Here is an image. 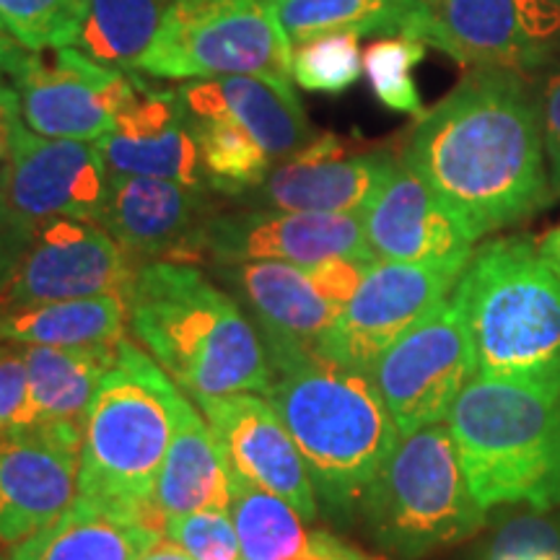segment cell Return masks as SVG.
I'll return each mask as SVG.
<instances>
[{
  "label": "cell",
  "instance_id": "1",
  "mask_svg": "<svg viewBox=\"0 0 560 560\" xmlns=\"http://www.w3.org/2000/svg\"><path fill=\"white\" fill-rule=\"evenodd\" d=\"M402 159L475 242L527 221L556 198L535 83L509 68H470L418 117Z\"/></svg>",
  "mask_w": 560,
  "mask_h": 560
},
{
  "label": "cell",
  "instance_id": "2",
  "mask_svg": "<svg viewBox=\"0 0 560 560\" xmlns=\"http://www.w3.org/2000/svg\"><path fill=\"white\" fill-rule=\"evenodd\" d=\"M125 304L140 346L192 400L268 395L276 374L255 322L200 268L172 260L140 265Z\"/></svg>",
  "mask_w": 560,
  "mask_h": 560
},
{
  "label": "cell",
  "instance_id": "3",
  "mask_svg": "<svg viewBox=\"0 0 560 560\" xmlns=\"http://www.w3.org/2000/svg\"><path fill=\"white\" fill-rule=\"evenodd\" d=\"M268 402L296 441L317 501L348 524L400 444V429L371 374L342 366L319 350L272 363Z\"/></svg>",
  "mask_w": 560,
  "mask_h": 560
},
{
  "label": "cell",
  "instance_id": "4",
  "mask_svg": "<svg viewBox=\"0 0 560 560\" xmlns=\"http://www.w3.org/2000/svg\"><path fill=\"white\" fill-rule=\"evenodd\" d=\"M478 374L560 384V280L527 236H499L472 252L452 291Z\"/></svg>",
  "mask_w": 560,
  "mask_h": 560
},
{
  "label": "cell",
  "instance_id": "5",
  "mask_svg": "<svg viewBox=\"0 0 560 560\" xmlns=\"http://www.w3.org/2000/svg\"><path fill=\"white\" fill-rule=\"evenodd\" d=\"M446 425L482 509L560 506V384L475 374L452 405Z\"/></svg>",
  "mask_w": 560,
  "mask_h": 560
},
{
  "label": "cell",
  "instance_id": "6",
  "mask_svg": "<svg viewBox=\"0 0 560 560\" xmlns=\"http://www.w3.org/2000/svg\"><path fill=\"white\" fill-rule=\"evenodd\" d=\"M174 389L172 376L122 338L83 418L79 462V495L138 516L161 535L166 516L153 493L172 444Z\"/></svg>",
  "mask_w": 560,
  "mask_h": 560
},
{
  "label": "cell",
  "instance_id": "7",
  "mask_svg": "<svg viewBox=\"0 0 560 560\" xmlns=\"http://www.w3.org/2000/svg\"><path fill=\"white\" fill-rule=\"evenodd\" d=\"M369 537L402 560L450 548L486 524L446 423L402 436L363 495Z\"/></svg>",
  "mask_w": 560,
  "mask_h": 560
},
{
  "label": "cell",
  "instance_id": "8",
  "mask_svg": "<svg viewBox=\"0 0 560 560\" xmlns=\"http://www.w3.org/2000/svg\"><path fill=\"white\" fill-rule=\"evenodd\" d=\"M293 45L272 0H172L136 70L166 81L268 75L291 81Z\"/></svg>",
  "mask_w": 560,
  "mask_h": 560
},
{
  "label": "cell",
  "instance_id": "9",
  "mask_svg": "<svg viewBox=\"0 0 560 560\" xmlns=\"http://www.w3.org/2000/svg\"><path fill=\"white\" fill-rule=\"evenodd\" d=\"M371 265L338 257L314 265L215 262L213 270L255 322L270 363H276L319 350Z\"/></svg>",
  "mask_w": 560,
  "mask_h": 560
},
{
  "label": "cell",
  "instance_id": "10",
  "mask_svg": "<svg viewBox=\"0 0 560 560\" xmlns=\"http://www.w3.org/2000/svg\"><path fill=\"white\" fill-rule=\"evenodd\" d=\"M405 37L467 68L532 79L560 55V0H418Z\"/></svg>",
  "mask_w": 560,
  "mask_h": 560
},
{
  "label": "cell",
  "instance_id": "11",
  "mask_svg": "<svg viewBox=\"0 0 560 560\" xmlns=\"http://www.w3.org/2000/svg\"><path fill=\"white\" fill-rule=\"evenodd\" d=\"M400 436L444 423L478 361L454 299H444L412 330L397 338L371 366Z\"/></svg>",
  "mask_w": 560,
  "mask_h": 560
},
{
  "label": "cell",
  "instance_id": "12",
  "mask_svg": "<svg viewBox=\"0 0 560 560\" xmlns=\"http://www.w3.org/2000/svg\"><path fill=\"white\" fill-rule=\"evenodd\" d=\"M109 170L96 143L47 138L21 125L13 153L0 172V223L24 244L50 219L100 223Z\"/></svg>",
  "mask_w": 560,
  "mask_h": 560
},
{
  "label": "cell",
  "instance_id": "13",
  "mask_svg": "<svg viewBox=\"0 0 560 560\" xmlns=\"http://www.w3.org/2000/svg\"><path fill=\"white\" fill-rule=\"evenodd\" d=\"M136 257L91 221L50 219L30 231L0 306L89 296H122L136 278Z\"/></svg>",
  "mask_w": 560,
  "mask_h": 560
},
{
  "label": "cell",
  "instance_id": "14",
  "mask_svg": "<svg viewBox=\"0 0 560 560\" xmlns=\"http://www.w3.org/2000/svg\"><path fill=\"white\" fill-rule=\"evenodd\" d=\"M136 81V70L104 66L73 47L55 50V60L26 50L11 75L26 128L47 138L86 143H96L112 130Z\"/></svg>",
  "mask_w": 560,
  "mask_h": 560
},
{
  "label": "cell",
  "instance_id": "15",
  "mask_svg": "<svg viewBox=\"0 0 560 560\" xmlns=\"http://www.w3.org/2000/svg\"><path fill=\"white\" fill-rule=\"evenodd\" d=\"M467 265L374 262L322 340L319 353L342 366L371 371L397 338L452 296Z\"/></svg>",
  "mask_w": 560,
  "mask_h": 560
},
{
  "label": "cell",
  "instance_id": "16",
  "mask_svg": "<svg viewBox=\"0 0 560 560\" xmlns=\"http://www.w3.org/2000/svg\"><path fill=\"white\" fill-rule=\"evenodd\" d=\"M249 262L285 260L314 265L325 260L376 262L355 213H296V210H244L213 213L198 236V260Z\"/></svg>",
  "mask_w": 560,
  "mask_h": 560
},
{
  "label": "cell",
  "instance_id": "17",
  "mask_svg": "<svg viewBox=\"0 0 560 560\" xmlns=\"http://www.w3.org/2000/svg\"><path fill=\"white\" fill-rule=\"evenodd\" d=\"M83 423L24 425L0 436V545H19L79 495Z\"/></svg>",
  "mask_w": 560,
  "mask_h": 560
},
{
  "label": "cell",
  "instance_id": "18",
  "mask_svg": "<svg viewBox=\"0 0 560 560\" xmlns=\"http://www.w3.org/2000/svg\"><path fill=\"white\" fill-rule=\"evenodd\" d=\"M234 475L289 501L304 522L317 520V490L283 418L252 392L198 397Z\"/></svg>",
  "mask_w": 560,
  "mask_h": 560
},
{
  "label": "cell",
  "instance_id": "19",
  "mask_svg": "<svg viewBox=\"0 0 560 560\" xmlns=\"http://www.w3.org/2000/svg\"><path fill=\"white\" fill-rule=\"evenodd\" d=\"M397 159L389 151L346 153V143L325 132L272 166L268 177L240 200L268 210L361 215Z\"/></svg>",
  "mask_w": 560,
  "mask_h": 560
},
{
  "label": "cell",
  "instance_id": "20",
  "mask_svg": "<svg viewBox=\"0 0 560 560\" xmlns=\"http://www.w3.org/2000/svg\"><path fill=\"white\" fill-rule=\"evenodd\" d=\"M361 221L369 247L384 262L467 265L475 252L470 231L402 156Z\"/></svg>",
  "mask_w": 560,
  "mask_h": 560
},
{
  "label": "cell",
  "instance_id": "21",
  "mask_svg": "<svg viewBox=\"0 0 560 560\" xmlns=\"http://www.w3.org/2000/svg\"><path fill=\"white\" fill-rule=\"evenodd\" d=\"M213 215L202 187L174 179L112 174L100 226L138 260H198V236Z\"/></svg>",
  "mask_w": 560,
  "mask_h": 560
},
{
  "label": "cell",
  "instance_id": "22",
  "mask_svg": "<svg viewBox=\"0 0 560 560\" xmlns=\"http://www.w3.org/2000/svg\"><path fill=\"white\" fill-rule=\"evenodd\" d=\"M112 174L174 179L208 190L195 122L179 89H153L138 75L130 102L96 140Z\"/></svg>",
  "mask_w": 560,
  "mask_h": 560
},
{
  "label": "cell",
  "instance_id": "23",
  "mask_svg": "<svg viewBox=\"0 0 560 560\" xmlns=\"http://www.w3.org/2000/svg\"><path fill=\"white\" fill-rule=\"evenodd\" d=\"M190 115H226L249 132L272 161H283L314 140L291 81L268 75H219L179 86Z\"/></svg>",
  "mask_w": 560,
  "mask_h": 560
},
{
  "label": "cell",
  "instance_id": "24",
  "mask_svg": "<svg viewBox=\"0 0 560 560\" xmlns=\"http://www.w3.org/2000/svg\"><path fill=\"white\" fill-rule=\"evenodd\" d=\"M174 433L170 452L161 465L153 501L161 514H192V511H229L234 499V472L208 420H200L195 405L172 392Z\"/></svg>",
  "mask_w": 560,
  "mask_h": 560
},
{
  "label": "cell",
  "instance_id": "25",
  "mask_svg": "<svg viewBox=\"0 0 560 560\" xmlns=\"http://www.w3.org/2000/svg\"><path fill=\"white\" fill-rule=\"evenodd\" d=\"M161 537L138 516L75 495L58 520L21 540L11 560H140Z\"/></svg>",
  "mask_w": 560,
  "mask_h": 560
},
{
  "label": "cell",
  "instance_id": "26",
  "mask_svg": "<svg viewBox=\"0 0 560 560\" xmlns=\"http://www.w3.org/2000/svg\"><path fill=\"white\" fill-rule=\"evenodd\" d=\"M229 511L240 535L242 560H369L330 532H306L289 501L249 486L240 475H234Z\"/></svg>",
  "mask_w": 560,
  "mask_h": 560
},
{
  "label": "cell",
  "instance_id": "27",
  "mask_svg": "<svg viewBox=\"0 0 560 560\" xmlns=\"http://www.w3.org/2000/svg\"><path fill=\"white\" fill-rule=\"evenodd\" d=\"M117 346H21L30 382L32 425L83 423L102 376L115 366Z\"/></svg>",
  "mask_w": 560,
  "mask_h": 560
},
{
  "label": "cell",
  "instance_id": "28",
  "mask_svg": "<svg viewBox=\"0 0 560 560\" xmlns=\"http://www.w3.org/2000/svg\"><path fill=\"white\" fill-rule=\"evenodd\" d=\"M122 296H89L0 306V342L11 346H112L125 338Z\"/></svg>",
  "mask_w": 560,
  "mask_h": 560
},
{
  "label": "cell",
  "instance_id": "29",
  "mask_svg": "<svg viewBox=\"0 0 560 560\" xmlns=\"http://www.w3.org/2000/svg\"><path fill=\"white\" fill-rule=\"evenodd\" d=\"M291 45L319 34L405 37L418 0H272Z\"/></svg>",
  "mask_w": 560,
  "mask_h": 560
},
{
  "label": "cell",
  "instance_id": "30",
  "mask_svg": "<svg viewBox=\"0 0 560 560\" xmlns=\"http://www.w3.org/2000/svg\"><path fill=\"white\" fill-rule=\"evenodd\" d=\"M170 5L172 0H89L75 45L104 66L136 70L156 39Z\"/></svg>",
  "mask_w": 560,
  "mask_h": 560
},
{
  "label": "cell",
  "instance_id": "31",
  "mask_svg": "<svg viewBox=\"0 0 560 560\" xmlns=\"http://www.w3.org/2000/svg\"><path fill=\"white\" fill-rule=\"evenodd\" d=\"M208 190L242 198L268 177L270 153L226 115H192Z\"/></svg>",
  "mask_w": 560,
  "mask_h": 560
},
{
  "label": "cell",
  "instance_id": "32",
  "mask_svg": "<svg viewBox=\"0 0 560 560\" xmlns=\"http://www.w3.org/2000/svg\"><path fill=\"white\" fill-rule=\"evenodd\" d=\"M89 0H0V26L32 52L79 42Z\"/></svg>",
  "mask_w": 560,
  "mask_h": 560
},
{
  "label": "cell",
  "instance_id": "33",
  "mask_svg": "<svg viewBox=\"0 0 560 560\" xmlns=\"http://www.w3.org/2000/svg\"><path fill=\"white\" fill-rule=\"evenodd\" d=\"M425 58V45L410 37H380L363 52V73L380 104L400 115L423 117V100L416 83V68Z\"/></svg>",
  "mask_w": 560,
  "mask_h": 560
},
{
  "label": "cell",
  "instance_id": "34",
  "mask_svg": "<svg viewBox=\"0 0 560 560\" xmlns=\"http://www.w3.org/2000/svg\"><path fill=\"white\" fill-rule=\"evenodd\" d=\"M359 39L350 32H332L293 45L291 79L314 94H342L363 73Z\"/></svg>",
  "mask_w": 560,
  "mask_h": 560
},
{
  "label": "cell",
  "instance_id": "35",
  "mask_svg": "<svg viewBox=\"0 0 560 560\" xmlns=\"http://www.w3.org/2000/svg\"><path fill=\"white\" fill-rule=\"evenodd\" d=\"M166 540L177 542L192 560H242V545L231 511H192L170 516Z\"/></svg>",
  "mask_w": 560,
  "mask_h": 560
},
{
  "label": "cell",
  "instance_id": "36",
  "mask_svg": "<svg viewBox=\"0 0 560 560\" xmlns=\"http://www.w3.org/2000/svg\"><path fill=\"white\" fill-rule=\"evenodd\" d=\"M532 511L495 532L486 560H560V520Z\"/></svg>",
  "mask_w": 560,
  "mask_h": 560
},
{
  "label": "cell",
  "instance_id": "37",
  "mask_svg": "<svg viewBox=\"0 0 560 560\" xmlns=\"http://www.w3.org/2000/svg\"><path fill=\"white\" fill-rule=\"evenodd\" d=\"M32 425L24 350L0 342V436Z\"/></svg>",
  "mask_w": 560,
  "mask_h": 560
},
{
  "label": "cell",
  "instance_id": "38",
  "mask_svg": "<svg viewBox=\"0 0 560 560\" xmlns=\"http://www.w3.org/2000/svg\"><path fill=\"white\" fill-rule=\"evenodd\" d=\"M540 109L545 156H548L550 182L556 195L560 192V55L542 70L532 75Z\"/></svg>",
  "mask_w": 560,
  "mask_h": 560
},
{
  "label": "cell",
  "instance_id": "39",
  "mask_svg": "<svg viewBox=\"0 0 560 560\" xmlns=\"http://www.w3.org/2000/svg\"><path fill=\"white\" fill-rule=\"evenodd\" d=\"M21 125H24V120H21L16 89L9 86V81H0V172L9 164Z\"/></svg>",
  "mask_w": 560,
  "mask_h": 560
},
{
  "label": "cell",
  "instance_id": "40",
  "mask_svg": "<svg viewBox=\"0 0 560 560\" xmlns=\"http://www.w3.org/2000/svg\"><path fill=\"white\" fill-rule=\"evenodd\" d=\"M21 247H24V244H21L16 236L11 234V231L0 223V291H3L5 283L11 280L13 265H16Z\"/></svg>",
  "mask_w": 560,
  "mask_h": 560
},
{
  "label": "cell",
  "instance_id": "41",
  "mask_svg": "<svg viewBox=\"0 0 560 560\" xmlns=\"http://www.w3.org/2000/svg\"><path fill=\"white\" fill-rule=\"evenodd\" d=\"M24 52H26V47H21L19 42L11 37V34L0 26V81L11 83L13 70H16L21 58H24Z\"/></svg>",
  "mask_w": 560,
  "mask_h": 560
},
{
  "label": "cell",
  "instance_id": "42",
  "mask_svg": "<svg viewBox=\"0 0 560 560\" xmlns=\"http://www.w3.org/2000/svg\"><path fill=\"white\" fill-rule=\"evenodd\" d=\"M537 252H540L542 260L548 262V268L556 272L558 280H560V226L550 229L548 234H545L542 240L537 242Z\"/></svg>",
  "mask_w": 560,
  "mask_h": 560
},
{
  "label": "cell",
  "instance_id": "43",
  "mask_svg": "<svg viewBox=\"0 0 560 560\" xmlns=\"http://www.w3.org/2000/svg\"><path fill=\"white\" fill-rule=\"evenodd\" d=\"M140 560H192L190 556H187L185 550L179 548L177 542L166 540V537H161V540L153 545V548L145 550V556Z\"/></svg>",
  "mask_w": 560,
  "mask_h": 560
},
{
  "label": "cell",
  "instance_id": "44",
  "mask_svg": "<svg viewBox=\"0 0 560 560\" xmlns=\"http://www.w3.org/2000/svg\"><path fill=\"white\" fill-rule=\"evenodd\" d=\"M0 560H11V558H5V556H3V552H0Z\"/></svg>",
  "mask_w": 560,
  "mask_h": 560
}]
</instances>
